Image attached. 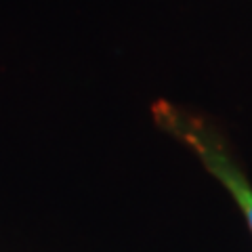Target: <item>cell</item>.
Wrapping results in <instances>:
<instances>
[{
  "mask_svg": "<svg viewBox=\"0 0 252 252\" xmlns=\"http://www.w3.org/2000/svg\"><path fill=\"white\" fill-rule=\"evenodd\" d=\"M154 118L170 137L191 149L204 168L227 189L231 200L238 204L252 235V183L244 175L240 164L233 160L229 147L219 132L204 118L166 101L154 105Z\"/></svg>",
  "mask_w": 252,
  "mask_h": 252,
  "instance_id": "6da1fadb",
  "label": "cell"
}]
</instances>
